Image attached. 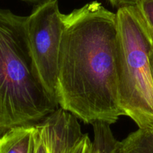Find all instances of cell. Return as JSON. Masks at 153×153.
I'll return each instance as SVG.
<instances>
[{"label": "cell", "mask_w": 153, "mask_h": 153, "mask_svg": "<svg viewBox=\"0 0 153 153\" xmlns=\"http://www.w3.org/2000/svg\"><path fill=\"white\" fill-rule=\"evenodd\" d=\"M62 18L59 107L86 124H113L123 116L118 98L117 14L94 1Z\"/></svg>", "instance_id": "cell-1"}, {"label": "cell", "mask_w": 153, "mask_h": 153, "mask_svg": "<svg viewBox=\"0 0 153 153\" xmlns=\"http://www.w3.org/2000/svg\"><path fill=\"white\" fill-rule=\"evenodd\" d=\"M26 17L0 8V136L17 126H35L59 107L34 66Z\"/></svg>", "instance_id": "cell-2"}, {"label": "cell", "mask_w": 153, "mask_h": 153, "mask_svg": "<svg viewBox=\"0 0 153 153\" xmlns=\"http://www.w3.org/2000/svg\"><path fill=\"white\" fill-rule=\"evenodd\" d=\"M117 81L119 104L123 116L139 128H153V80L151 38L136 7L117 10Z\"/></svg>", "instance_id": "cell-3"}, {"label": "cell", "mask_w": 153, "mask_h": 153, "mask_svg": "<svg viewBox=\"0 0 153 153\" xmlns=\"http://www.w3.org/2000/svg\"><path fill=\"white\" fill-rule=\"evenodd\" d=\"M62 15L58 0H46L26 17L28 44L34 66L44 87L57 104L59 56L64 28Z\"/></svg>", "instance_id": "cell-4"}, {"label": "cell", "mask_w": 153, "mask_h": 153, "mask_svg": "<svg viewBox=\"0 0 153 153\" xmlns=\"http://www.w3.org/2000/svg\"><path fill=\"white\" fill-rule=\"evenodd\" d=\"M36 126L48 153H71L85 134L82 133L77 118L60 107Z\"/></svg>", "instance_id": "cell-5"}, {"label": "cell", "mask_w": 153, "mask_h": 153, "mask_svg": "<svg viewBox=\"0 0 153 153\" xmlns=\"http://www.w3.org/2000/svg\"><path fill=\"white\" fill-rule=\"evenodd\" d=\"M34 126H17L0 137V153H30Z\"/></svg>", "instance_id": "cell-6"}, {"label": "cell", "mask_w": 153, "mask_h": 153, "mask_svg": "<svg viewBox=\"0 0 153 153\" xmlns=\"http://www.w3.org/2000/svg\"><path fill=\"white\" fill-rule=\"evenodd\" d=\"M111 153H153V128H138L122 141L117 140Z\"/></svg>", "instance_id": "cell-7"}, {"label": "cell", "mask_w": 153, "mask_h": 153, "mask_svg": "<svg viewBox=\"0 0 153 153\" xmlns=\"http://www.w3.org/2000/svg\"><path fill=\"white\" fill-rule=\"evenodd\" d=\"M135 7L153 43V0H138Z\"/></svg>", "instance_id": "cell-8"}, {"label": "cell", "mask_w": 153, "mask_h": 153, "mask_svg": "<svg viewBox=\"0 0 153 153\" xmlns=\"http://www.w3.org/2000/svg\"><path fill=\"white\" fill-rule=\"evenodd\" d=\"M30 153H48L42 134L36 125L34 126V130L32 132Z\"/></svg>", "instance_id": "cell-9"}, {"label": "cell", "mask_w": 153, "mask_h": 153, "mask_svg": "<svg viewBox=\"0 0 153 153\" xmlns=\"http://www.w3.org/2000/svg\"><path fill=\"white\" fill-rule=\"evenodd\" d=\"M92 142L89 139L87 134H85L81 140L76 144L71 153H90Z\"/></svg>", "instance_id": "cell-10"}, {"label": "cell", "mask_w": 153, "mask_h": 153, "mask_svg": "<svg viewBox=\"0 0 153 153\" xmlns=\"http://www.w3.org/2000/svg\"><path fill=\"white\" fill-rule=\"evenodd\" d=\"M112 148L110 145L100 140L94 139L90 153H110Z\"/></svg>", "instance_id": "cell-11"}, {"label": "cell", "mask_w": 153, "mask_h": 153, "mask_svg": "<svg viewBox=\"0 0 153 153\" xmlns=\"http://www.w3.org/2000/svg\"><path fill=\"white\" fill-rule=\"evenodd\" d=\"M112 6L119 8L124 7L134 6L136 5L138 0H107Z\"/></svg>", "instance_id": "cell-12"}, {"label": "cell", "mask_w": 153, "mask_h": 153, "mask_svg": "<svg viewBox=\"0 0 153 153\" xmlns=\"http://www.w3.org/2000/svg\"><path fill=\"white\" fill-rule=\"evenodd\" d=\"M150 66H151V72L153 80V48L151 51V53H150Z\"/></svg>", "instance_id": "cell-13"}, {"label": "cell", "mask_w": 153, "mask_h": 153, "mask_svg": "<svg viewBox=\"0 0 153 153\" xmlns=\"http://www.w3.org/2000/svg\"><path fill=\"white\" fill-rule=\"evenodd\" d=\"M26 1H29V2H34V1H38V0H26Z\"/></svg>", "instance_id": "cell-14"}]
</instances>
